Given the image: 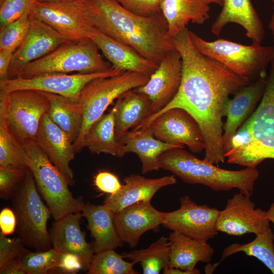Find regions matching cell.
<instances>
[{"mask_svg":"<svg viewBox=\"0 0 274 274\" xmlns=\"http://www.w3.org/2000/svg\"><path fill=\"white\" fill-rule=\"evenodd\" d=\"M189 35L201 53L250 80L266 75L268 65L274 59V46L245 45L221 38L210 42L189 30Z\"/></svg>","mask_w":274,"mask_h":274,"instance_id":"cell-6","label":"cell"},{"mask_svg":"<svg viewBox=\"0 0 274 274\" xmlns=\"http://www.w3.org/2000/svg\"><path fill=\"white\" fill-rule=\"evenodd\" d=\"M165 212L157 210L150 201H141L114 213V220L123 243L136 247L144 233L157 230L164 221Z\"/></svg>","mask_w":274,"mask_h":274,"instance_id":"cell-18","label":"cell"},{"mask_svg":"<svg viewBox=\"0 0 274 274\" xmlns=\"http://www.w3.org/2000/svg\"><path fill=\"white\" fill-rule=\"evenodd\" d=\"M124 184L116 193L109 195L104 204L113 212L141 201H150L161 188L175 184L174 175L158 178H147L131 174L124 179Z\"/></svg>","mask_w":274,"mask_h":274,"instance_id":"cell-22","label":"cell"},{"mask_svg":"<svg viewBox=\"0 0 274 274\" xmlns=\"http://www.w3.org/2000/svg\"><path fill=\"white\" fill-rule=\"evenodd\" d=\"M170 246L168 238L162 236L145 249L124 253L126 260L140 263L144 274H159L168 265Z\"/></svg>","mask_w":274,"mask_h":274,"instance_id":"cell-32","label":"cell"},{"mask_svg":"<svg viewBox=\"0 0 274 274\" xmlns=\"http://www.w3.org/2000/svg\"><path fill=\"white\" fill-rule=\"evenodd\" d=\"M57 268L67 273H75L84 269L80 257L72 253H61Z\"/></svg>","mask_w":274,"mask_h":274,"instance_id":"cell-43","label":"cell"},{"mask_svg":"<svg viewBox=\"0 0 274 274\" xmlns=\"http://www.w3.org/2000/svg\"><path fill=\"white\" fill-rule=\"evenodd\" d=\"M222 9L211 26L212 32L219 36L229 23L241 25L252 44L260 45L265 31L262 22L251 0H223Z\"/></svg>","mask_w":274,"mask_h":274,"instance_id":"cell-23","label":"cell"},{"mask_svg":"<svg viewBox=\"0 0 274 274\" xmlns=\"http://www.w3.org/2000/svg\"><path fill=\"white\" fill-rule=\"evenodd\" d=\"M16 219L13 210L9 208H3L0 212L1 232L7 236L16 231Z\"/></svg>","mask_w":274,"mask_h":274,"instance_id":"cell-44","label":"cell"},{"mask_svg":"<svg viewBox=\"0 0 274 274\" xmlns=\"http://www.w3.org/2000/svg\"><path fill=\"white\" fill-rule=\"evenodd\" d=\"M164 274H198L200 272L197 271H186L180 269L171 267L167 266L162 271Z\"/></svg>","mask_w":274,"mask_h":274,"instance_id":"cell-47","label":"cell"},{"mask_svg":"<svg viewBox=\"0 0 274 274\" xmlns=\"http://www.w3.org/2000/svg\"><path fill=\"white\" fill-rule=\"evenodd\" d=\"M206 4L209 5L214 3L222 6L223 5V0H203Z\"/></svg>","mask_w":274,"mask_h":274,"instance_id":"cell-49","label":"cell"},{"mask_svg":"<svg viewBox=\"0 0 274 274\" xmlns=\"http://www.w3.org/2000/svg\"><path fill=\"white\" fill-rule=\"evenodd\" d=\"M26 156V166L31 170L38 190L55 220L73 213L81 212L82 199L70 191L66 179L49 160L35 141L22 145Z\"/></svg>","mask_w":274,"mask_h":274,"instance_id":"cell-5","label":"cell"},{"mask_svg":"<svg viewBox=\"0 0 274 274\" xmlns=\"http://www.w3.org/2000/svg\"><path fill=\"white\" fill-rule=\"evenodd\" d=\"M209 5L203 0H162L160 10L169 37L185 29L189 21L203 24L210 17Z\"/></svg>","mask_w":274,"mask_h":274,"instance_id":"cell-29","label":"cell"},{"mask_svg":"<svg viewBox=\"0 0 274 274\" xmlns=\"http://www.w3.org/2000/svg\"><path fill=\"white\" fill-rule=\"evenodd\" d=\"M30 24L29 14L1 28L0 50L14 53L26 37Z\"/></svg>","mask_w":274,"mask_h":274,"instance_id":"cell-37","label":"cell"},{"mask_svg":"<svg viewBox=\"0 0 274 274\" xmlns=\"http://www.w3.org/2000/svg\"><path fill=\"white\" fill-rule=\"evenodd\" d=\"M50 107L48 97L42 91H0V115L11 135L21 146L36 141L41 119Z\"/></svg>","mask_w":274,"mask_h":274,"instance_id":"cell-10","label":"cell"},{"mask_svg":"<svg viewBox=\"0 0 274 274\" xmlns=\"http://www.w3.org/2000/svg\"><path fill=\"white\" fill-rule=\"evenodd\" d=\"M267 76H262L254 83L242 87L229 99L226 107V120L223 125L222 142L225 154L230 150L232 137L237 130L253 113L261 100Z\"/></svg>","mask_w":274,"mask_h":274,"instance_id":"cell-20","label":"cell"},{"mask_svg":"<svg viewBox=\"0 0 274 274\" xmlns=\"http://www.w3.org/2000/svg\"><path fill=\"white\" fill-rule=\"evenodd\" d=\"M91 39L64 44L37 60L23 66L17 77L29 78L49 73L102 72L112 67L105 60Z\"/></svg>","mask_w":274,"mask_h":274,"instance_id":"cell-8","label":"cell"},{"mask_svg":"<svg viewBox=\"0 0 274 274\" xmlns=\"http://www.w3.org/2000/svg\"><path fill=\"white\" fill-rule=\"evenodd\" d=\"M94 24L101 33L126 45L158 65L176 49L162 15L144 17L127 10L115 0H92Z\"/></svg>","mask_w":274,"mask_h":274,"instance_id":"cell-2","label":"cell"},{"mask_svg":"<svg viewBox=\"0 0 274 274\" xmlns=\"http://www.w3.org/2000/svg\"><path fill=\"white\" fill-rule=\"evenodd\" d=\"M27 168L0 166V197L2 199H11L24 179Z\"/></svg>","mask_w":274,"mask_h":274,"instance_id":"cell-38","label":"cell"},{"mask_svg":"<svg viewBox=\"0 0 274 274\" xmlns=\"http://www.w3.org/2000/svg\"><path fill=\"white\" fill-rule=\"evenodd\" d=\"M133 261L128 262L114 249L96 253L88 268L89 274H136Z\"/></svg>","mask_w":274,"mask_h":274,"instance_id":"cell-34","label":"cell"},{"mask_svg":"<svg viewBox=\"0 0 274 274\" xmlns=\"http://www.w3.org/2000/svg\"><path fill=\"white\" fill-rule=\"evenodd\" d=\"M250 197L239 192L227 200L217 219L218 232L233 236L257 235L270 228L267 211L256 208Z\"/></svg>","mask_w":274,"mask_h":274,"instance_id":"cell-15","label":"cell"},{"mask_svg":"<svg viewBox=\"0 0 274 274\" xmlns=\"http://www.w3.org/2000/svg\"><path fill=\"white\" fill-rule=\"evenodd\" d=\"M81 213L94 238L93 246L96 253L122 246L115 225L114 212L104 204L84 203Z\"/></svg>","mask_w":274,"mask_h":274,"instance_id":"cell-27","label":"cell"},{"mask_svg":"<svg viewBox=\"0 0 274 274\" xmlns=\"http://www.w3.org/2000/svg\"><path fill=\"white\" fill-rule=\"evenodd\" d=\"M180 207L165 212L163 226L190 238L208 241L218 234L216 223L220 211L206 204L198 205L188 195L180 199Z\"/></svg>","mask_w":274,"mask_h":274,"instance_id":"cell-13","label":"cell"},{"mask_svg":"<svg viewBox=\"0 0 274 274\" xmlns=\"http://www.w3.org/2000/svg\"><path fill=\"white\" fill-rule=\"evenodd\" d=\"M168 240L170 246L168 266L186 271H200L195 268L198 262L211 261L214 249L207 241L190 238L173 231Z\"/></svg>","mask_w":274,"mask_h":274,"instance_id":"cell-26","label":"cell"},{"mask_svg":"<svg viewBox=\"0 0 274 274\" xmlns=\"http://www.w3.org/2000/svg\"><path fill=\"white\" fill-rule=\"evenodd\" d=\"M42 92L50 101V107L47 113L49 118L69 135L74 144L79 136L83 124V116L78 102L58 94Z\"/></svg>","mask_w":274,"mask_h":274,"instance_id":"cell-31","label":"cell"},{"mask_svg":"<svg viewBox=\"0 0 274 274\" xmlns=\"http://www.w3.org/2000/svg\"><path fill=\"white\" fill-rule=\"evenodd\" d=\"M114 114V131L117 141L128 130L135 128L152 115L148 97L134 89L118 98Z\"/></svg>","mask_w":274,"mask_h":274,"instance_id":"cell-28","label":"cell"},{"mask_svg":"<svg viewBox=\"0 0 274 274\" xmlns=\"http://www.w3.org/2000/svg\"><path fill=\"white\" fill-rule=\"evenodd\" d=\"M81 212L66 215L55 220L50 232L52 248L61 253H72L81 259L87 269L95 252L93 244L88 243L80 227Z\"/></svg>","mask_w":274,"mask_h":274,"instance_id":"cell-21","label":"cell"},{"mask_svg":"<svg viewBox=\"0 0 274 274\" xmlns=\"http://www.w3.org/2000/svg\"><path fill=\"white\" fill-rule=\"evenodd\" d=\"M149 77L141 73L126 71L114 76L96 78L86 85L78 101L83 124L79 136L73 144L76 153L83 149L84 136L93 124L104 114L108 106L126 91L146 84Z\"/></svg>","mask_w":274,"mask_h":274,"instance_id":"cell-7","label":"cell"},{"mask_svg":"<svg viewBox=\"0 0 274 274\" xmlns=\"http://www.w3.org/2000/svg\"><path fill=\"white\" fill-rule=\"evenodd\" d=\"M160 168L172 172L183 182L201 184L216 191L233 188L251 196L259 173L256 167H246L238 170L219 167L198 159L184 148H175L164 152L159 158Z\"/></svg>","mask_w":274,"mask_h":274,"instance_id":"cell-3","label":"cell"},{"mask_svg":"<svg viewBox=\"0 0 274 274\" xmlns=\"http://www.w3.org/2000/svg\"><path fill=\"white\" fill-rule=\"evenodd\" d=\"M116 105L109 113L104 114L91 126L84 138L82 146L90 152L105 153L122 157L123 144L117 141L114 131Z\"/></svg>","mask_w":274,"mask_h":274,"instance_id":"cell-30","label":"cell"},{"mask_svg":"<svg viewBox=\"0 0 274 274\" xmlns=\"http://www.w3.org/2000/svg\"><path fill=\"white\" fill-rule=\"evenodd\" d=\"M129 11L144 17L162 15L160 4L162 0H115Z\"/></svg>","mask_w":274,"mask_h":274,"instance_id":"cell-41","label":"cell"},{"mask_svg":"<svg viewBox=\"0 0 274 274\" xmlns=\"http://www.w3.org/2000/svg\"><path fill=\"white\" fill-rule=\"evenodd\" d=\"M147 126L152 128L154 136L161 142L187 146L193 153H199L205 150L204 138L198 124L183 109H169Z\"/></svg>","mask_w":274,"mask_h":274,"instance_id":"cell-14","label":"cell"},{"mask_svg":"<svg viewBox=\"0 0 274 274\" xmlns=\"http://www.w3.org/2000/svg\"><path fill=\"white\" fill-rule=\"evenodd\" d=\"M30 27L25 39L14 52L8 79L17 77L26 64L49 54L60 46L72 42L52 27L29 14Z\"/></svg>","mask_w":274,"mask_h":274,"instance_id":"cell-16","label":"cell"},{"mask_svg":"<svg viewBox=\"0 0 274 274\" xmlns=\"http://www.w3.org/2000/svg\"><path fill=\"white\" fill-rule=\"evenodd\" d=\"M260 102L244 122L250 134L247 147L227 159V163L249 167L256 166L266 159H274V59Z\"/></svg>","mask_w":274,"mask_h":274,"instance_id":"cell-9","label":"cell"},{"mask_svg":"<svg viewBox=\"0 0 274 274\" xmlns=\"http://www.w3.org/2000/svg\"><path fill=\"white\" fill-rule=\"evenodd\" d=\"M92 0L52 3L32 0L29 14L48 24L72 42L91 39L96 31Z\"/></svg>","mask_w":274,"mask_h":274,"instance_id":"cell-11","label":"cell"},{"mask_svg":"<svg viewBox=\"0 0 274 274\" xmlns=\"http://www.w3.org/2000/svg\"><path fill=\"white\" fill-rule=\"evenodd\" d=\"M32 0H1L0 28L29 14Z\"/></svg>","mask_w":274,"mask_h":274,"instance_id":"cell-39","label":"cell"},{"mask_svg":"<svg viewBox=\"0 0 274 274\" xmlns=\"http://www.w3.org/2000/svg\"><path fill=\"white\" fill-rule=\"evenodd\" d=\"M94 184L100 191L113 194L122 187L117 177L108 171H100L94 178Z\"/></svg>","mask_w":274,"mask_h":274,"instance_id":"cell-42","label":"cell"},{"mask_svg":"<svg viewBox=\"0 0 274 274\" xmlns=\"http://www.w3.org/2000/svg\"><path fill=\"white\" fill-rule=\"evenodd\" d=\"M274 233L270 228L256 235L251 242L246 244L233 243L225 248L221 261L228 257L243 252L261 261L274 274Z\"/></svg>","mask_w":274,"mask_h":274,"instance_id":"cell-33","label":"cell"},{"mask_svg":"<svg viewBox=\"0 0 274 274\" xmlns=\"http://www.w3.org/2000/svg\"><path fill=\"white\" fill-rule=\"evenodd\" d=\"M26 159L24 149L11 135L0 115V166L27 167Z\"/></svg>","mask_w":274,"mask_h":274,"instance_id":"cell-36","label":"cell"},{"mask_svg":"<svg viewBox=\"0 0 274 274\" xmlns=\"http://www.w3.org/2000/svg\"><path fill=\"white\" fill-rule=\"evenodd\" d=\"M119 141L123 144L124 155L133 153L138 156L142 164L143 174L160 168L159 158L164 152L172 148L185 147L159 141L154 136L149 126L128 131Z\"/></svg>","mask_w":274,"mask_h":274,"instance_id":"cell-24","label":"cell"},{"mask_svg":"<svg viewBox=\"0 0 274 274\" xmlns=\"http://www.w3.org/2000/svg\"><path fill=\"white\" fill-rule=\"evenodd\" d=\"M123 72L112 66L108 71L93 73H49L29 78L17 77L0 80V90L9 92L17 90H33L58 94L78 102L81 91L91 81L118 75Z\"/></svg>","mask_w":274,"mask_h":274,"instance_id":"cell-12","label":"cell"},{"mask_svg":"<svg viewBox=\"0 0 274 274\" xmlns=\"http://www.w3.org/2000/svg\"><path fill=\"white\" fill-rule=\"evenodd\" d=\"M40 2L43 3H52V2H62V1H73V0H35Z\"/></svg>","mask_w":274,"mask_h":274,"instance_id":"cell-50","label":"cell"},{"mask_svg":"<svg viewBox=\"0 0 274 274\" xmlns=\"http://www.w3.org/2000/svg\"><path fill=\"white\" fill-rule=\"evenodd\" d=\"M180 53L182 79L173 99L163 109L133 129L147 126L165 111L181 108L196 121L205 142L203 159L218 165L225 160L222 142V118L225 117L229 95L250 83L217 60L199 52L192 44L186 28L172 37Z\"/></svg>","mask_w":274,"mask_h":274,"instance_id":"cell-1","label":"cell"},{"mask_svg":"<svg viewBox=\"0 0 274 274\" xmlns=\"http://www.w3.org/2000/svg\"><path fill=\"white\" fill-rule=\"evenodd\" d=\"M182 70L181 56L175 49L163 57L146 84L134 89L148 97L152 115L165 108L177 94L181 82Z\"/></svg>","mask_w":274,"mask_h":274,"instance_id":"cell-17","label":"cell"},{"mask_svg":"<svg viewBox=\"0 0 274 274\" xmlns=\"http://www.w3.org/2000/svg\"><path fill=\"white\" fill-rule=\"evenodd\" d=\"M35 141L63 174L69 185H73L74 174L70 163L76 154L73 142L69 135L51 120L47 113L41 119Z\"/></svg>","mask_w":274,"mask_h":274,"instance_id":"cell-19","label":"cell"},{"mask_svg":"<svg viewBox=\"0 0 274 274\" xmlns=\"http://www.w3.org/2000/svg\"><path fill=\"white\" fill-rule=\"evenodd\" d=\"M13 53L10 51L0 50V80L8 79V73Z\"/></svg>","mask_w":274,"mask_h":274,"instance_id":"cell-45","label":"cell"},{"mask_svg":"<svg viewBox=\"0 0 274 274\" xmlns=\"http://www.w3.org/2000/svg\"><path fill=\"white\" fill-rule=\"evenodd\" d=\"M91 39L114 68L123 72H136L150 77L158 67L130 46L97 29Z\"/></svg>","mask_w":274,"mask_h":274,"instance_id":"cell-25","label":"cell"},{"mask_svg":"<svg viewBox=\"0 0 274 274\" xmlns=\"http://www.w3.org/2000/svg\"><path fill=\"white\" fill-rule=\"evenodd\" d=\"M1 274H26L18 259L9 263L2 270Z\"/></svg>","mask_w":274,"mask_h":274,"instance_id":"cell-46","label":"cell"},{"mask_svg":"<svg viewBox=\"0 0 274 274\" xmlns=\"http://www.w3.org/2000/svg\"><path fill=\"white\" fill-rule=\"evenodd\" d=\"M12 209L16 219V232L25 246L36 251L52 248L48 221L51 215L42 201L33 175L28 167L25 177L11 198Z\"/></svg>","mask_w":274,"mask_h":274,"instance_id":"cell-4","label":"cell"},{"mask_svg":"<svg viewBox=\"0 0 274 274\" xmlns=\"http://www.w3.org/2000/svg\"><path fill=\"white\" fill-rule=\"evenodd\" d=\"M267 215L270 222L272 223L274 229V202L271 203L270 207L267 211Z\"/></svg>","mask_w":274,"mask_h":274,"instance_id":"cell-48","label":"cell"},{"mask_svg":"<svg viewBox=\"0 0 274 274\" xmlns=\"http://www.w3.org/2000/svg\"><path fill=\"white\" fill-rule=\"evenodd\" d=\"M61 253L53 248L32 252L25 249L18 258L27 274H44L57 268Z\"/></svg>","mask_w":274,"mask_h":274,"instance_id":"cell-35","label":"cell"},{"mask_svg":"<svg viewBox=\"0 0 274 274\" xmlns=\"http://www.w3.org/2000/svg\"><path fill=\"white\" fill-rule=\"evenodd\" d=\"M25 245L19 237L8 238L0 231V271L9 263L18 258Z\"/></svg>","mask_w":274,"mask_h":274,"instance_id":"cell-40","label":"cell"}]
</instances>
